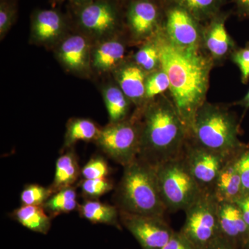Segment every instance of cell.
<instances>
[{
    "label": "cell",
    "instance_id": "6da1fadb",
    "mask_svg": "<svg viewBox=\"0 0 249 249\" xmlns=\"http://www.w3.org/2000/svg\"><path fill=\"white\" fill-rule=\"evenodd\" d=\"M159 37L160 68L168 75L174 106L190 134L196 111L205 103L211 64L199 51L174 45L163 31Z\"/></svg>",
    "mask_w": 249,
    "mask_h": 249
},
{
    "label": "cell",
    "instance_id": "7a4b0ae2",
    "mask_svg": "<svg viewBox=\"0 0 249 249\" xmlns=\"http://www.w3.org/2000/svg\"><path fill=\"white\" fill-rule=\"evenodd\" d=\"M142 116L138 157L157 168L181 157L190 134L173 103L165 98L152 102Z\"/></svg>",
    "mask_w": 249,
    "mask_h": 249
},
{
    "label": "cell",
    "instance_id": "3957f363",
    "mask_svg": "<svg viewBox=\"0 0 249 249\" xmlns=\"http://www.w3.org/2000/svg\"><path fill=\"white\" fill-rule=\"evenodd\" d=\"M124 168L116 191L118 209L130 213L164 217L167 209L160 196L156 168L137 157Z\"/></svg>",
    "mask_w": 249,
    "mask_h": 249
},
{
    "label": "cell",
    "instance_id": "277c9868",
    "mask_svg": "<svg viewBox=\"0 0 249 249\" xmlns=\"http://www.w3.org/2000/svg\"><path fill=\"white\" fill-rule=\"evenodd\" d=\"M238 128L237 119L231 111L205 102L196 111L189 138L210 150L235 155L246 145L239 140Z\"/></svg>",
    "mask_w": 249,
    "mask_h": 249
},
{
    "label": "cell",
    "instance_id": "5b68a950",
    "mask_svg": "<svg viewBox=\"0 0 249 249\" xmlns=\"http://www.w3.org/2000/svg\"><path fill=\"white\" fill-rule=\"evenodd\" d=\"M156 170L160 196L167 211H186L203 192L183 155L163 163Z\"/></svg>",
    "mask_w": 249,
    "mask_h": 249
},
{
    "label": "cell",
    "instance_id": "8992f818",
    "mask_svg": "<svg viewBox=\"0 0 249 249\" xmlns=\"http://www.w3.org/2000/svg\"><path fill=\"white\" fill-rule=\"evenodd\" d=\"M217 206L211 191H203L185 211L186 220L179 232L196 249H206L221 237Z\"/></svg>",
    "mask_w": 249,
    "mask_h": 249
},
{
    "label": "cell",
    "instance_id": "52a82bcc",
    "mask_svg": "<svg viewBox=\"0 0 249 249\" xmlns=\"http://www.w3.org/2000/svg\"><path fill=\"white\" fill-rule=\"evenodd\" d=\"M96 145L118 163L125 167L139 157L140 124L133 121L109 124L101 129Z\"/></svg>",
    "mask_w": 249,
    "mask_h": 249
},
{
    "label": "cell",
    "instance_id": "ba28073f",
    "mask_svg": "<svg viewBox=\"0 0 249 249\" xmlns=\"http://www.w3.org/2000/svg\"><path fill=\"white\" fill-rule=\"evenodd\" d=\"M237 155H229L210 150L190 138L183 154L190 172L203 191H211L221 170Z\"/></svg>",
    "mask_w": 249,
    "mask_h": 249
},
{
    "label": "cell",
    "instance_id": "9c48e42d",
    "mask_svg": "<svg viewBox=\"0 0 249 249\" xmlns=\"http://www.w3.org/2000/svg\"><path fill=\"white\" fill-rule=\"evenodd\" d=\"M119 219L142 249H161L175 232L164 217L130 213L119 210Z\"/></svg>",
    "mask_w": 249,
    "mask_h": 249
},
{
    "label": "cell",
    "instance_id": "30bf717a",
    "mask_svg": "<svg viewBox=\"0 0 249 249\" xmlns=\"http://www.w3.org/2000/svg\"><path fill=\"white\" fill-rule=\"evenodd\" d=\"M74 8L78 25L89 35H111L120 24L119 9L111 0H91Z\"/></svg>",
    "mask_w": 249,
    "mask_h": 249
},
{
    "label": "cell",
    "instance_id": "8fae6325",
    "mask_svg": "<svg viewBox=\"0 0 249 249\" xmlns=\"http://www.w3.org/2000/svg\"><path fill=\"white\" fill-rule=\"evenodd\" d=\"M199 22L186 9L170 4L165 11L163 32L178 48L196 52L199 51L201 37Z\"/></svg>",
    "mask_w": 249,
    "mask_h": 249
},
{
    "label": "cell",
    "instance_id": "7c38bea8",
    "mask_svg": "<svg viewBox=\"0 0 249 249\" xmlns=\"http://www.w3.org/2000/svg\"><path fill=\"white\" fill-rule=\"evenodd\" d=\"M217 214L221 237L237 249H245L249 239V228L237 205L218 203Z\"/></svg>",
    "mask_w": 249,
    "mask_h": 249
},
{
    "label": "cell",
    "instance_id": "4fadbf2b",
    "mask_svg": "<svg viewBox=\"0 0 249 249\" xmlns=\"http://www.w3.org/2000/svg\"><path fill=\"white\" fill-rule=\"evenodd\" d=\"M126 16L133 35L142 38L152 35L157 29L160 13L155 0H133L129 5Z\"/></svg>",
    "mask_w": 249,
    "mask_h": 249
},
{
    "label": "cell",
    "instance_id": "5bb4252c",
    "mask_svg": "<svg viewBox=\"0 0 249 249\" xmlns=\"http://www.w3.org/2000/svg\"><path fill=\"white\" fill-rule=\"evenodd\" d=\"M65 29V18L57 10H37L31 17V37L38 43L53 42L63 34Z\"/></svg>",
    "mask_w": 249,
    "mask_h": 249
},
{
    "label": "cell",
    "instance_id": "9a60e30c",
    "mask_svg": "<svg viewBox=\"0 0 249 249\" xmlns=\"http://www.w3.org/2000/svg\"><path fill=\"white\" fill-rule=\"evenodd\" d=\"M89 44L85 36L75 34L68 36L58 50L60 62L67 70L77 73L88 71L90 66Z\"/></svg>",
    "mask_w": 249,
    "mask_h": 249
},
{
    "label": "cell",
    "instance_id": "2e32d148",
    "mask_svg": "<svg viewBox=\"0 0 249 249\" xmlns=\"http://www.w3.org/2000/svg\"><path fill=\"white\" fill-rule=\"evenodd\" d=\"M240 153L232 157L221 170L211 190L213 196L218 203H235L244 194L237 169V158Z\"/></svg>",
    "mask_w": 249,
    "mask_h": 249
},
{
    "label": "cell",
    "instance_id": "e0dca14e",
    "mask_svg": "<svg viewBox=\"0 0 249 249\" xmlns=\"http://www.w3.org/2000/svg\"><path fill=\"white\" fill-rule=\"evenodd\" d=\"M227 18L226 14H217L210 19L209 24L205 31V45L215 59L224 58L234 47L233 41L226 28Z\"/></svg>",
    "mask_w": 249,
    "mask_h": 249
},
{
    "label": "cell",
    "instance_id": "ac0fdd59",
    "mask_svg": "<svg viewBox=\"0 0 249 249\" xmlns=\"http://www.w3.org/2000/svg\"><path fill=\"white\" fill-rule=\"evenodd\" d=\"M119 88L129 101L139 105L145 100V71L137 64H127L116 73Z\"/></svg>",
    "mask_w": 249,
    "mask_h": 249
},
{
    "label": "cell",
    "instance_id": "d6986e66",
    "mask_svg": "<svg viewBox=\"0 0 249 249\" xmlns=\"http://www.w3.org/2000/svg\"><path fill=\"white\" fill-rule=\"evenodd\" d=\"M78 211L82 217L93 224H107L121 229L119 219V210L116 206L89 199L78 205Z\"/></svg>",
    "mask_w": 249,
    "mask_h": 249
},
{
    "label": "cell",
    "instance_id": "ffe728a7",
    "mask_svg": "<svg viewBox=\"0 0 249 249\" xmlns=\"http://www.w3.org/2000/svg\"><path fill=\"white\" fill-rule=\"evenodd\" d=\"M13 217L31 231L47 235L50 230L51 219L42 206L22 205L15 210Z\"/></svg>",
    "mask_w": 249,
    "mask_h": 249
},
{
    "label": "cell",
    "instance_id": "44dd1931",
    "mask_svg": "<svg viewBox=\"0 0 249 249\" xmlns=\"http://www.w3.org/2000/svg\"><path fill=\"white\" fill-rule=\"evenodd\" d=\"M125 48L122 42L107 40L95 49L92 55V65L99 71H107L119 65L124 58Z\"/></svg>",
    "mask_w": 249,
    "mask_h": 249
},
{
    "label": "cell",
    "instance_id": "7402d4cb",
    "mask_svg": "<svg viewBox=\"0 0 249 249\" xmlns=\"http://www.w3.org/2000/svg\"><path fill=\"white\" fill-rule=\"evenodd\" d=\"M79 175V165L76 156L73 152H67L57 160L55 177L50 188L53 193H55L64 188L71 187L78 179Z\"/></svg>",
    "mask_w": 249,
    "mask_h": 249
},
{
    "label": "cell",
    "instance_id": "603a6c76",
    "mask_svg": "<svg viewBox=\"0 0 249 249\" xmlns=\"http://www.w3.org/2000/svg\"><path fill=\"white\" fill-rule=\"evenodd\" d=\"M101 129L93 121L86 119H73L69 121L65 134V147H71L80 141L96 142Z\"/></svg>",
    "mask_w": 249,
    "mask_h": 249
},
{
    "label": "cell",
    "instance_id": "cb8c5ba5",
    "mask_svg": "<svg viewBox=\"0 0 249 249\" xmlns=\"http://www.w3.org/2000/svg\"><path fill=\"white\" fill-rule=\"evenodd\" d=\"M103 98L111 124L125 120L128 114L129 100L120 88L111 85L103 91Z\"/></svg>",
    "mask_w": 249,
    "mask_h": 249
},
{
    "label": "cell",
    "instance_id": "d4e9b609",
    "mask_svg": "<svg viewBox=\"0 0 249 249\" xmlns=\"http://www.w3.org/2000/svg\"><path fill=\"white\" fill-rule=\"evenodd\" d=\"M170 4L178 5L188 11L197 19L210 20L219 14V10L227 0H168Z\"/></svg>",
    "mask_w": 249,
    "mask_h": 249
},
{
    "label": "cell",
    "instance_id": "484cf974",
    "mask_svg": "<svg viewBox=\"0 0 249 249\" xmlns=\"http://www.w3.org/2000/svg\"><path fill=\"white\" fill-rule=\"evenodd\" d=\"M78 205L76 190L69 187L53 193L42 206L52 218L71 213L78 209Z\"/></svg>",
    "mask_w": 249,
    "mask_h": 249
},
{
    "label": "cell",
    "instance_id": "4316f807",
    "mask_svg": "<svg viewBox=\"0 0 249 249\" xmlns=\"http://www.w3.org/2000/svg\"><path fill=\"white\" fill-rule=\"evenodd\" d=\"M136 64L145 71H155L160 67V54L157 42L147 44L135 55Z\"/></svg>",
    "mask_w": 249,
    "mask_h": 249
},
{
    "label": "cell",
    "instance_id": "83f0119b",
    "mask_svg": "<svg viewBox=\"0 0 249 249\" xmlns=\"http://www.w3.org/2000/svg\"><path fill=\"white\" fill-rule=\"evenodd\" d=\"M170 80L166 73L161 68L156 70L145 80V100L153 99L170 89Z\"/></svg>",
    "mask_w": 249,
    "mask_h": 249
},
{
    "label": "cell",
    "instance_id": "f1b7e54d",
    "mask_svg": "<svg viewBox=\"0 0 249 249\" xmlns=\"http://www.w3.org/2000/svg\"><path fill=\"white\" fill-rule=\"evenodd\" d=\"M53 191L49 188L37 184H31L26 186L21 193V201L23 205L43 206L53 195Z\"/></svg>",
    "mask_w": 249,
    "mask_h": 249
},
{
    "label": "cell",
    "instance_id": "f546056e",
    "mask_svg": "<svg viewBox=\"0 0 249 249\" xmlns=\"http://www.w3.org/2000/svg\"><path fill=\"white\" fill-rule=\"evenodd\" d=\"M17 12L16 0H0V36L1 39L14 24Z\"/></svg>",
    "mask_w": 249,
    "mask_h": 249
},
{
    "label": "cell",
    "instance_id": "4dcf8cb0",
    "mask_svg": "<svg viewBox=\"0 0 249 249\" xmlns=\"http://www.w3.org/2000/svg\"><path fill=\"white\" fill-rule=\"evenodd\" d=\"M83 196L89 199H96L113 189V183L107 178L84 179L81 182Z\"/></svg>",
    "mask_w": 249,
    "mask_h": 249
},
{
    "label": "cell",
    "instance_id": "1f68e13d",
    "mask_svg": "<svg viewBox=\"0 0 249 249\" xmlns=\"http://www.w3.org/2000/svg\"><path fill=\"white\" fill-rule=\"evenodd\" d=\"M81 174L85 179L107 178L109 174V168L104 159L95 157L83 167Z\"/></svg>",
    "mask_w": 249,
    "mask_h": 249
},
{
    "label": "cell",
    "instance_id": "d6a6232c",
    "mask_svg": "<svg viewBox=\"0 0 249 249\" xmlns=\"http://www.w3.org/2000/svg\"><path fill=\"white\" fill-rule=\"evenodd\" d=\"M232 60L238 67L242 83L249 80V44L232 53Z\"/></svg>",
    "mask_w": 249,
    "mask_h": 249
},
{
    "label": "cell",
    "instance_id": "836d02e7",
    "mask_svg": "<svg viewBox=\"0 0 249 249\" xmlns=\"http://www.w3.org/2000/svg\"><path fill=\"white\" fill-rule=\"evenodd\" d=\"M237 163L244 194L249 193V145H246L241 151Z\"/></svg>",
    "mask_w": 249,
    "mask_h": 249
},
{
    "label": "cell",
    "instance_id": "e575fe53",
    "mask_svg": "<svg viewBox=\"0 0 249 249\" xmlns=\"http://www.w3.org/2000/svg\"><path fill=\"white\" fill-rule=\"evenodd\" d=\"M161 249H196L179 231L174 232L170 240Z\"/></svg>",
    "mask_w": 249,
    "mask_h": 249
},
{
    "label": "cell",
    "instance_id": "d590c367",
    "mask_svg": "<svg viewBox=\"0 0 249 249\" xmlns=\"http://www.w3.org/2000/svg\"><path fill=\"white\" fill-rule=\"evenodd\" d=\"M240 209L242 216L249 228V193H245L235 201Z\"/></svg>",
    "mask_w": 249,
    "mask_h": 249
},
{
    "label": "cell",
    "instance_id": "8d00e7d4",
    "mask_svg": "<svg viewBox=\"0 0 249 249\" xmlns=\"http://www.w3.org/2000/svg\"><path fill=\"white\" fill-rule=\"evenodd\" d=\"M237 12L242 17H249V0H234Z\"/></svg>",
    "mask_w": 249,
    "mask_h": 249
},
{
    "label": "cell",
    "instance_id": "74e56055",
    "mask_svg": "<svg viewBox=\"0 0 249 249\" xmlns=\"http://www.w3.org/2000/svg\"><path fill=\"white\" fill-rule=\"evenodd\" d=\"M206 249H237L224 239L220 238Z\"/></svg>",
    "mask_w": 249,
    "mask_h": 249
},
{
    "label": "cell",
    "instance_id": "f35d334b",
    "mask_svg": "<svg viewBox=\"0 0 249 249\" xmlns=\"http://www.w3.org/2000/svg\"><path fill=\"white\" fill-rule=\"evenodd\" d=\"M238 105L242 106V107L245 108L246 109H249V90L245 97L239 101Z\"/></svg>",
    "mask_w": 249,
    "mask_h": 249
},
{
    "label": "cell",
    "instance_id": "ab89813d",
    "mask_svg": "<svg viewBox=\"0 0 249 249\" xmlns=\"http://www.w3.org/2000/svg\"><path fill=\"white\" fill-rule=\"evenodd\" d=\"M70 2L74 6H80V5L84 4L85 3L89 2L91 0H69Z\"/></svg>",
    "mask_w": 249,
    "mask_h": 249
},
{
    "label": "cell",
    "instance_id": "60d3db41",
    "mask_svg": "<svg viewBox=\"0 0 249 249\" xmlns=\"http://www.w3.org/2000/svg\"><path fill=\"white\" fill-rule=\"evenodd\" d=\"M245 249H249V239L247 241V244H246Z\"/></svg>",
    "mask_w": 249,
    "mask_h": 249
}]
</instances>
